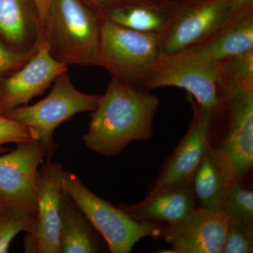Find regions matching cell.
Masks as SVG:
<instances>
[{"mask_svg":"<svg viewBox=\"0 0 253 253\" xmlns=\"http://www.w3.org/2000/svg\"><path fill=\"white\" fill-rule=\"evenodd\" d=\"M160 100L151 91L136 89L111 78L99 104L91 111L83 141L89 149L116 156L132 141H149Z\"/></svg>","mask_w":253,"mask_h":253,"instance_id":"1","label":"cell"},{"mask_svg":"<svg viewBox=\"0 0 253 253\" xmlns=\"http://www.w3.org/2000/svg\"><path fill=\"white\" fill-rule=\"evenodd\" d=\"M103 17L82 0H50L41 42L68 66H101Z\"/></svg>","mask_w":253,"mask_h":253,"instance_id":"2","label":"cell"},{"mask_svg":"<svg viewBox=\"0 0 253 253\" xmlns=\"http://www.w3.org/2000/svg\"><path fill=\"white\" fill-rule=\"evenodd\" d=\"M165 57L161 35L132 31L103 18L101 67L111 78L146 90L148 83Z\"/></svg>","mask_w":253,"mask_h":253,"instance_id":"3","label":"cell"},{"mask_svg":"<svg viewBox=\"0 0 253 253\" xmlns=\"http://www.w3.org/2000/svg\"><path fill=\"white\" fill-rule=\"evenodd\" d=\"M165 86L185 89L200 107L214 116L234 95L226 84L220 62L211 61L191 48L166 56L146 90Z\"/></svg>","mask_w":253,"mask_h":253,"instance_id":"4","label":"cell"},{"mask_svg":"<svg viewBox=\"0 0 253 253\" xmlns=\"http://www.w3.org/2000/svg\"><path fill=\"white\" fill-rule=\"evenodd\" d=\"M63 191L102 236L110 252L129 253L146 237H161L162 223L139 221L91 192L74 173L63 169Z\"/></svg>","mask_w":253,"mask_h":253,"instance_id":"5","label":"cell"},{"mask_svg":"<svg viewBox=\"0 0 253 253\" xmlns=\"http://www.w3.org/2000/svg\"><path fill=\"white\" fill-rule=\"evenodd\" d=\"M100 98L101 95L78 90L68 70L54 80L51 91L44 99L31 106H19L3 116L26 126L33 140L43 145L51 159L58 148L54 139L55 129L75 115L94 111Z\"/></svg>","mask_w":253,"mask_h":253,"instance_id":"6","label":"cell"},{"mask_svg":"<svg viewBox=\"0 0 253 253\" xmlns=\"http://www.w3.org/2000/svg\"><path fill=\"white\" fill-rule=\"evenodd\" d=\"M50 161L45 148L31 140L0 156V201L6 207L36 214L38 170Z\"/></svg>","mask_w":253,"mask_h":253,"instance_id":"7","label":"cell"},{"mask_svg":"<svg viewBox=\"0 0 253 253\" xmlns=\"http://www.w3.org/2000/svg\"><path fill=\"white\" fill-rule=\"evenodd\" d=\"M63 169L61 165L50 161L39 168L36 226L33 233L25 236L26 253H60Z\"/></svg>","mask_w":253,"mask_h":253,"instance_id":"8","label":"cell"},{"mask_svg":"<svg viewBox=\"0 0 253 253\" xmlns=\"http://www.w3.org/2000/svg\"><path fill=\"white\" fill-rule=\"evenodd\" d=\"M229 18V0L195 1L179 8L169 27L161 35L165 56L202 44Z\"/></svg>","mask_w":253,"mask_h":253,"instance_id":"9","label":"cell"},{"mask_svg":"<svg viewBox=\"0 0 253 253\" xmlns=\"http://www.w3.org/2000/svg\"><path fill=\"white\" fill-rule=\"evenodd\" d=\"M66 65L56 61L41 43L27 63L14 73L0 78V115L28 105L42 94L61 73Z\"/></svg>","mask_w":253,"mask_h":253,"instance_id":"10","label":"cell"},{"mask_svg":"<svg viewBox=\"0 0 253 253\" xmlns=\"http://www.w3.org/2000/svg\"><path fill=\"white\" fill-rule=\"evenodd\" d=\"M229 223L219 211L194 208L181 220L166 224L162 236L174 253H221Z\"/></svg>","mask_w":253,"mask_h":253,"instance_id":"11","label":"cell"},{"mask_svg":"<svg viewBox=\"0 0 253 253\" xmlns=\"http://www.w3.org/2000/svg\"><path fill=\"white\" fill-rule=\"evenodd\" d=\"M189 96L193 111L189 129L150 191L192 181L195 172L211 145L214 115L200 107L190 95Z\"/></svg>","mask_w":253,"mask_h":253,"instance_id":"12","label":"cell"},{"mask_svg":"<svg viewBox=\"0 0 253 253\" xmlns=\"http://www.w3.org/2000/svg\"><path fill=\"white\" fill-rule=\"evenodd\" d=\"M224 109L227 130L219 149L230 161L236 179H241L253 164V91L233 95Z\"/></svg>","mask_w":253,"mask_h":253,"instance_id":"13","label":"cell"},{"mask_svg":"<svg viewBox=\"0 0 253 253\" xmlns=\"http://www.w3.org/2000/svg\"><path fill=\"white\" fill-rule=\"evenodd\" d=\"M194 204L192 181H187L150 191L137 204L117 206L136 221L172 224L185 217Z\"/></svg>","mask_w":253,"mask_h":253,"instance_id":"14","label":"cell"},{"mask_svg":"<svg viewBox=\"0 0 253 253\" xmlns=\"http://www.w3.org/2000/svg\"><path fill=\"white\" fill-rule=\"evenodd\" d=\"M41 35V17L33 0H0V38L10 47L34 52Z\"/></svg>","mask_w":253,"mask_h":253,"instance_id":"15","label":"cell"},{"mask_svg":"<svg viewBox=\"0 0 253 253\" xmlns=\"http://www.w3.org/2000/svg\"><path fill=\"white\" fill-rule=\"evenodd\" d=\"M234 169L225 154L211 144L193 178L195 199L200 207L212 211L219 208L236 180Z\"/></svg>","mask_w":253,"mask_h":253,"instance_id":"16","label":"cell"},{"mask_svg":"<svg viewBox=\"0 0 253 253\" xmlns=\"http://www.w3.org/2000/svg\"><path fill=\"white\" fill-rule=\"evenodd\" d=\"M191 49L215 62L252 51L253 7L229 18L212 38Z\"/></svg>","mask_w":253,"mask_h":253,"instance_id":"17","label":"cell"},{"mask_svg":"<svg viewBox=\"0 0 253 253\" xmlns=\"http://www.w3.org/2000/svg\"><path fill=\"white\" fill-rule=\"evenodd\" d=\"M178 9L131 0L123 1L102 17L132 31L161 35L172 23Z\"/></svg>","mask_w":253,"mask_h":253,"instance_id":"18","label":"cell"},{"mask_svg":"<svg viewBox=\"0 0 253 253\" xmlns=\"http://www.w3.org/2000/svg\"><path fill=\"white\" fill-rule=\"evenodd\" d=\"M60 253L102 252L97 231L63 191L61 199Z\"/></svg>","mask_w":253,"mask_h":253,"instance_id":"19","label":"cell"},{"mask_svg":"<svg viewBox=\"0 0 253 253\" xmlns=\"http://www.w3.org/2000/svg\"><path fill=\"white\" fill-rule=\"evenodd\" d=\"M236 179L221 204L222 213L229 224L242 228L253 234V193Z\"/></svg>","mask_w":253,"mask_h":253,"instance_id":"20","label":"cell"},{"mask_svg":"<svg viewBox=\"0 0 253 253\" xmlns=\"http://www.w3.org/2000/svg\"><path fill=\"white\" fill-rule=\"evenodd\" d=\"M219 62L231 94L253 91V50Z\"/></svg>","mask_w":253,"mask_h":253,"instance_id":"21","label":"cell"},{"mask_svg":"<svg viewBox=\"0 0 253 253\" xmlns=\"http://www.w3.org/2000/svg\"><path fill=\"white\" fill-rule=\"evenodd\" d=\"M36 223L35 213L18 208H5L0 214V253L8 252L11 241L19 233H33Z\"/></svg>","mask_w":253,"mask_h":253,"instance_id":"22","label":"cell"},{"mask_svg":"<svg viewBox=\"0 0 253 253\" xmlns=\"http://www.w3.org/2000/svg\"><path fill=\"white\" fill-rule=\"evenodd\" d=\"M253 234L229 224L221 253H252Z\"/></svg>","mask_w":253,"mask_h":253,"instance_id":"23","label":"cell"},{"mask_svg":"<svg viewBox=\"0 0 253 253\" xmlns=\"http://www.w3.org/2000/svg\"><path fill=\"white\" fill-rule=\"evenodd\" d=\"M35 52L16 51L0 38V78L11 74L22 67Z\"/></svg>","mask_w":253,"mask_h":253,"instance_id":"24","label":"cell"},{"mask_svg":"<svg viewBox=\"0 0 253 253\" xmlns=\"http://www.w3.org/2000/svg\"><path fill=\"white\" fill-rule=\"evenodd\" d=\"M33 140L31 131L26 126L0 115V151L5 144H20Z\"/></svg>","mask_w":253,"mask_h":253,"instance_id":"25","label":"cell"},{"mask_svg":"<svg viewBox=\"0 0 253 253\" xmlns=\"http://www.w3.org/2000/svg\"><path fill=\"white\" fill-rule=\"evenodd\" d=\"M101 16L123 2V0H82Z\"/></svg>","mask_w":253,"mask_h":253,"instance_id":"26","label":"cell"},{"mask_svg":"<svg viewBox=\"0 0 253 253\" xmlns=\"http://www.w3.org/2000/svg\"><path fill=\"white\" fill-rule=\"evenodd\" d=\"M253 6V0H229V18Z\"/></svg>","mask_w":253,"mask_h":253,"instance_id":"27","label":"cell"},{"mask_svg":"<svg viewBox=\"0 0 253 253\" xmlns=\"http://www.w3.org/2000/svg\"><path fill=\"white\" fill-rule=\"evenodd\" d=\"M36 4L38 11H39L40 17L41 20L42 28L43 23L45 21L46 15H47L48 9H49L50 0H33Z\"/></svg>","mask_w":253,"mask_h":253,"instance_id":"28","label":"cell"},{"mask_svg":"<svg viewBox=\"0 0 253 253\" xmlns=\"http://www.w3.org/2000/svg\"><path fill=\"white\" fill-rule=\"evenodd\" d=\"M6 208V206H5L1 201H0V214L4 211L5 208Z\"/></svg>","mask_w":253,"mask_h":253,"instance_id":"29","label":"cell"},{"mask_svg":"<svg viewBox=\"0 0 253 253\" xmlns=\"http://www.w3.org/2000/svg\"><path fill=\"white\" fill-rule=\"evenodd\" d=\"M131 1V0H123V1Z\"/></svg>","mask_w":253,"mask_h":253,"instance_id":"30","label":"cell"},{"mask_svg":"<svg viewBox=\"0 0 253 253\" xmlns=\"http://www.w3.org/2000/svg\"><path fill=\"white\" fill-rule=\"evenodd\" d=\"M196 1H202V0H196Z\"/></svg>","mask_w":253,"mask_h":253,"instance_id":"31","label":"cell"}]
</instances>
